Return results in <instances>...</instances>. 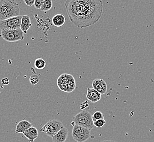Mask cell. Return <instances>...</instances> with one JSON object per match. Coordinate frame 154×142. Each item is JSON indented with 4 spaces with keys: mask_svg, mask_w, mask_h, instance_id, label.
I'll list each match as a JSON object with an SVG mask.
<instances>
[{
    "mask_svg": "<svg viewBox=\"0 0 154 142\" xmlns=\"http://www.w3.org/2000/svg\"><path fill=\"white\" fill-rule=\"evenodd\" d=\"M68 129L65 127L62 128L52 137L53 142H65L68 138Z\"/></svg>",
    "mask_w": 154,
    "mask_h": 142,
    "instance_id": "30bf717a",
    "label": "cell"
},
{
    "mask_svg": "<svg viewBox=\"0 0 154 142\" xmlns=\"http://www.w3.org/2000/svg\"><path fill=\"white\" fill-rule=\"evenodd\" d=\"M1 83L3 85H8L9 84V80L8 78H5L1 80Z\"/></svg>",
    "mask_w": 154,
    "mask_h": 142,
    "instance_id": "cb8c5ba5",
    "label": "cell"
},
{
    "mask_svg": "<svg viewBox=\"0 0 154 142\" xmlns=\"http://www.w3.org/2000/svg\"><path fill=\"white\" fill-rule=\"evenodd\" d=\"M89 106V104H88V102H84V103H83L80 105V109L82 110H84V109L87 108V106Z\"/></svg>",
    "mask_w": 154,
    "mask_h": 142,
    "instance_id": "d4e9b609",
    "label": "cell"
},
{
    "mask_svg": "<svg viewBox=\"0 0 154 142\" xmlns=\"http://www.w3.org/2000/svg\"><path fill=\"white\" fill-rule=\"evenodd\" d=\"M35 0H24V3L29 7H32L35 4Z\"/></svg>",
    "mask_w": 154,
    "mask_h": 142,
    "instance_id": "603a6c76",
    "label": "cell"
},
{
    "mask_svg": "<svg viewBox=\"0 0 154 142\" xmlns=\"http://www.w3.org/2000/svg\"><path fill=\"white\" fill-rule=\"evenodd\" d=\"M116 142L115 141H113V140H103V141H102V142Z\"/></svg>",
    "mask_w": 154,
    "mask_h": 142,
    "instance_id": "484cf974",
    "label": "cell"
},
{
    "mask_svg": "<svg viewBox=\"0 0 154 142\" xmlns=\"http://www.w3.org/2000/svg\"><path fill=\"white\" fill-rule=\"evenodd\" d=\"M20 9L19 8V5L15 1H14L7 9L3 16L2 20L19 16L20 14Z\"/></svg>",
    "mask_w": 154,
    "mask_h": 142,
    "instance_id": "ba28073f",
    "label": "cell"
},
{
    "mask_svg": "<svg viewBox=\"0 0 154 142\" xmlns=\"http://www.w3.org/2000/svg\"><path fill=\"white\" fill-rule=\"evenodd\" d=\"M72 136L77 142H85L90 138V131L84 127L75 124L72 131Z\"/></svg>",
    "mask_w": 154,
    "mask_h": 142,
    "instance_id": "5b68a950",
    "label": "cell"
},
{
    "mask_svg": "<svg viewBox=\"0 0 154 142\" xmlns=\"http://www.w3.org/2000/svg\"><path fill=\"white\" fill-rule=\"evenodd\" d=\"M64 126L60 120L53 119L47 122L43 127L40 129V131L46 134L48 136L52 138Z\"/></svg>",
    "mask_w": 154,
    "mask_h": 142,
    "instance_id": "277c9868",
    "label": "cell"
},
{
    "mask_svg": "<svg viewBox=\"0 0 154 142\" xmlns=\"http://www.w3.org/2000/svg\"><path fill=\"white\" fill-rule=\"evenodd\" d=\"M39 82V77L36 74H33L30 78V82L32 85H36Z\"/></svg>",
    "mask_w": 154,
    "mask_h": 142,
    "instance_id": "ffe728a7",
    "label": "cell"
},
{
    "mask_svg": "<svg viewBox=\"0 0 154 142\" xmlns=\"http://www.w3.org/2000/svg\"><path fill=\"white\" fill-rule=\"evenodd\" d=\"M104 114L100 111H97L94 113L92 115V118L93 122H95L98 120L104 119Z\"/></svg>",
    "mask_w": 154,
    "mask_h": 142,
    "instance_id": "d6986e66",
    "label": "cell"
},
{
    "mask_svg": "<svg viewBox=\"0 0 154 142\" xmlns=\"http://www.w3.org/2000/svg\"><path fill=\"white\" fill-rule=\"evenodd\" d=\"M23 134L26 137L29 142H34L38 137V132L36 127L32 126L25 131Z\"/></svg>",
    "mask_w": 154,
    "mask_h": 142,
    "instance_id": "7c38bea8",
    "label": "cell"
},
{
    "mask_svg": "<svg viewBox=\"0 0 154 142\" xmlns=\"http://www.w3.org/2000/svg\"><path fill=\"white\" fill-rule=\"evenodd\" d=\"M1 36L6 41L9 42L23 41L24 39V32L20 29L14 30H2Z\"/></svg>",
    "mask_w": 154,
    "mask_h": 142,
    "instance_id": "52a82bcc",
    "label": "cell"
},
{
    "mask_svg": "<svg viewBox=\"0 0 154 142\" xmlns=\"http://www.w3.org/2000/svg\"><path fill=\"white\" fill-rule=\"evenodd\" d=\"M65 6L71 23L80 29L97 23L103 12L102 0H66Z\"/></svg>",
    "mask_w": 154,
    "mask_h": 142,
    "instance_id": "6da1fadb",
    "label": "cell"
},
{
    "mask_svg": "<svg viewBox=\"0 0 154 142\" xmlns=\"http://www.w3.org/2000/svg\"><path fill=\"white\" fill-rule=\"evenodd\" d=\"M32 26L31 19L29 15H22V19L21 23L20 29L24 33H27L28 30Z\"/></svg>",
    "mask_w": 154,
    "mask_h": 142,
    "instance_id": "4fadbf2b",
    "label": "cell"
},
{
    "mask_svg": "<svg viewBox=\"0 0 154 142\" xmlns=\"http://www.w3.org/2000/svg\"><path fill=\"white\" fill-rule=\"evenodd\" d=\"M34 65L36 69L42 70L45 67L47 63L45 60L43 59L42 58H38L35 60Z\"/></svg>",
    "mask_w": 154,
    "mask_h": 142,
    "instance_id": "e0dca14e",
    "label": "cell"
},
{
    "mask_svg": "<svg viewBox=\"0 0 154 142\" xmlns=\"http://www.w3.org/2000/svg\"><path fill=\"white\" fill-rule=\"evenodd\" d=\"M75 124L78 125L91 131L94 127L92 114L88 111L83 110L78 113L73 118Z\"/></svg>",
    "mask_w": 154,
    "mask_h": 142,
    "instance_id": "7a4b0ae2",
    "label": "cell"
},
{
    "mask_svg": "<svg viewBox=\"0 0 154 142\" xmlns=\"http://www.w3.org/2000/svg\"><path fill=\"white\" fill-rule=\"evenodd\" d=\"M22 16L19 15L6 20L0 21L1 30H14L20 29Z\"/></svg>",
    "mask_w": 154,
    "mask_h": 142,
    "instance_id": "8992f818",
    "label": "cell"
},
{
    "mask_svg": "<svg viewBox=\"0 0 154 142\" xmlns=\"http://www.w3.org/2000/svg\"><path fill=\"white\" fill-rule=\"evenodd\" d=\"M57 84L61 91L66 92H72L75 88V80L71 74H61L57 79Z\"/></svg>",
    "mask_w": 154,
    "mask_h": 142,
    "instance_id": "3957f363",
    "label": "cell"
},
{
    "mask_svg": "<svg viewBox=\"0 0 154 142\" xmlns=\"http://www.w3.org/2000/svg\"><path fill=\"white\" fill-rule=\"evenodd\" d=\"M53 7L52 0H45L40 10L43 12H47L50 11Z\"/></svg>",
    "mask_w": 154,
    "mask_h": 142,
    "instance_id": "ac0fdd59",
    "label": "cell"
},
{
    "mask_svg": "<svg viewBox=\"0 0 154 142\" xmlns=\"http://www.w3.org/2000/svg\"><path fill=\"white\" fill-rule=\"evenodd\" d=\"M15 0H1L0 1V20H2L3 16L8 8Z\"/></svg>",
    "mask_w": 154,
    "mask_h": 142,
    "instance_id": "9a60e30c",
    "label": "cell"
},
{
    "mask_svg": "<svg viewBox=\"0 0 154 142\" xmlns=\"http://www.w3.org/2000/svg\"><path fill=\"white\" fill-rule=\"evenodd\" d=\"M106 124V122L104 120V119L98 120L94 122V126H96V127H97V128H101V127H103Z\"/></svg>",
    "mask_w": 154,
    "mask_h": 142,
    "instance_id": "44dd1931",
    "label": "cell"
},
{
    "mask_svg": "<svg viewBox=\"0 0 154 142\" xmlns=\"http://www.w3.org/2000/svg\"><path fill=\"white\" fill-rule=\"evenodd\" d=\"M101 94L93 88H88L86 92L87 99L92 103H96L101 100Z\"/></svg>",
    "mask_w": 154,
    "mask_h": 142,
    "instance_id": "8fae6325",
    "label": "cell"
},
{
    "mask_svg": "<svg viewBox=\"0 0 154 142\" xmlns=\"http://www.w3.org/2000/svg\"><path fill=\"white\" fill-rule=\"evenodd\" d=\"M65 17L61 14H57L54 15L52 19V23L54 26L56 27H61L65 23Z\"/></svg>",
    "mask_w": 154,
    "mask_h": 142,
    "instance_id": "2e32d148",
    "label": "cell"
},
{
    "mask_svg": "<svg viewBox=\"0 0 154 142\" xmlns=\"http://www.w3.org/2000/svg\"><path fill=\"white\" fill-rule=\"evenodd\" d=\"M45 0H35L34 6L36 9H40Z\"/></svg>",
    "mask_w": 154,
    "mask_h": 142,
    "instance_id": "7402d4cb",
    "label": "cell"
},
{
    "mask_svg": "<svg viewBox=\"0 0 154 142\" xmlns=\"http://www.w3.org/2000/svg\"><path fill=\"white\" fill-rule=\"evenodd\" d=\"M32 126V124L27 120H22L18 123L15 129L16 133H23L25 131Z\"/></svg>",
    "mask_w": 154,
    "mask_h": 142,
    "instance_id": "5bb4252c",
    "label": "cell"
},
{
    "mask_svg": "<svg viewBox=\"0 0 154 142\" xmlns=\"http://www.w3.org/2000/svg\"><path fill=\"white\" fill-rule=\"evenodd\" d=\"M92 88L95 89L101 95L105 94L107 92V83L102 79H95L92 82Z\"/></svg>",
    "mask_w": 154,
    "mask_h": 142,
    "instance_id": "9c48e42d",
    "label": "cell"
}]
</instances>
